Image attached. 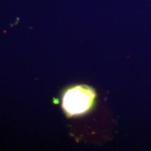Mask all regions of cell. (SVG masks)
Returning a JSON list of instances; mask_svg holds the SVG:
<instances>
[{
  "label": "cell",
  "mask_w": 151,
  "mask_h": 151,
  "mask_svg": "<svg viewBox=\"0 0 151 151\" xmlns=\"http://www.w3.org/2000/svg\"><path fill=\"white\" fill-rule=\"evenodd\" d=\"M96 93L87 86H77L69 88L62 97V108L68 116H80L93 106Z\"/></svg>",
  "instance_id": "obj_1"
}]
</instances>
